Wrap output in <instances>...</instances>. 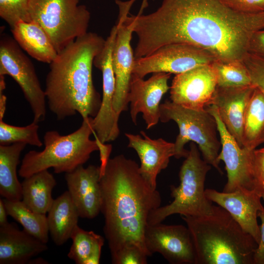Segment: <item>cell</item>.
Returning a JSON list of instances; mask_svg holds the SVG:
<instances>
[{
    "label": "cell",
    "instance_id": "1",
    "mask_svg": "<svg viewBox=\"0 0 264 264\" xmlns=\"http://www.w3.org/2000/svg\"><path fill=\"white\" fill-rule=\"evenodd\" d=\"M133 15L138 37L134 58L174 43H187L211 53L217 61H242L249 41L264 29V11H234L220 0H163L154 12Z\"/></svg>",
    "mask_w": 264,
    "mask_h": 264
},
{
    "label": "cell",
    "instance_id": "2",
    "mask_svg": "<svg viewBox=\"0 0 264 264\" xmlns=\"http://www.w3.org/2000/svg\"><path fill=\"white\" fill-rule=\"evenodd\" d=\"M134 160L123 154L110 158L100 178L103 232L110 254L128 245L148 256L145 232L150 213L160 206L159 192L140 173Z\"/></svg>",
    "mask_w": 264,
    "mask_h": 264
},
{
    "label": "cell",
    "instance_id": "3",
    "mask_svg": "<svg viewBox=\"0 0 264 264\" xmlns=\"http://www.w3.org/2000/svg\"><path fill=\"white\" fill-rule=\"evenodd\" d=\"M105 40L87 32L58 53L49 64L44 92L50 110L59 120L79 113L83 119L94 118L101 103L92 80L95 56Z\"/></svg>",
    "mask_w": 264,
    "mask_h": 264
},
{
    "label": "cell",
    "instance_id": "4",
    "mask_svg": "<svg viewBox=\"0 0 264 264\" xmlns=\"http://www.w3.org/2000/svg\"><path fill=\"white\" fill-rule=\"evenodd\" d=\"M181 217L191 236L196 264H254L257 242L222 207L214 206L208 215Z\"/></svg>",
    "mask_w": 264,
    "mask_h": 264
},
{
    "label": "cell",
    "instance_id": "5",
    "mask_svg": "<svg viewBox=\"0 0 264 264\" xmlns=\"http://www.w3.org/2000/svg\"><path fill=\"white\" fill-rule=\"evenodd\" d=\"M94 133L93 118L83 119L81 126L75 132L62 135L49 131L44 136V148L41 151H30L22 158L19 175L23 178L39 172L53 168L56 174L69 173L83 165L91 154L99 150Z\"/></svg>",
    "mask_w": 264,
    "mask_h": 264
},
{
    "label": "cell",
    "instance_id": "6",
    "mask_svg": "<svg viewBox=\"0 0 264 264\" xmlns=\"http://www.w3.org/2000/svg\"><path fill=\"white\" fill-rule=\"evenodd\" d=\"M211 166L203 159L194 142L190 144L188 154L179 172L180 183L171 186V196L174 200L169 204L153 210L148 218V224L162 222L173 214L199 217L211 214L212 202L205 194L204 182Z\"/></svg>",
    "mask_w": 264,
    "mask_h": 264
},
{
    "label": "cell",
    "instance_id": "7",
    "mask_svg": "<svg viewBox=\"0 0 264 264\" xmlns=\"http://www.w3.org/2000/svg\"><path fill=\"white\" fill-rule=\"evenodd\" d=\"M160 121L173 120L177 125L179 133L175 144L177 159L186 158L189 151L184 146L191 141L198 145L203 159L222 174L218 160L220 141L217 136V124L214 117L206 109L194 110L166 100L160 105Z\"/></svg>",
    "mask_w": 264,
    "mask_h": 264
},
{
    "label": "cell",
    "instance_id": "8",
    "mask_svg": "<svg viewBox=\"0 0 264 264\" xmlns=\"http://www.w3.org/2000/svg\"><path fill=\"white\" fill-rule=\"evenodd\" d=\"M80 0H29L32 21L37 22L60 52L88 32L90 14Z\"/></svg>",
    "mask_w": 264,
    "mask_h": 264
},
{
    "label": "cell",
    "instance_id": "9",
    "mask_svg": "<svg viewBox=\"0 0 264 264\" xmlns=\"http://www.w3.org/2000/svg\"><path fill=\"white\" fill-rule=\"evenodd\" d=\"M11 76L19 85L33 114V122L45 119L46 96L34 66L16 41L7 35L0 41V75Z\"/></svg>",
    "mask_w": 264,
    "mask_h": 264
},
{
    "label": "cell",
    "instance_id": "10",
    "mask_svg": "<svg viewBox=\"0 0 264 264\" xmlns=\"http://www.w3.org/2000/svg\"><path fill=\"white\" fill-rule=\"evenodd\" d=\"M216 61L213 55L197 46L187 43L171 44L149 55L134 58L132 75L141 78L151 73L176 75Z\"/></svg>",
    "mask_w": 264,
    "mask_h": 264
},
{
    "label": "cell",
    "instance_id": "11",
    "mask_svg": "<svg viewBox=\"0 0 264 264\" xmlns=\"http://www.w3.org/2000/svg\"><path fill=\"white\" fill-rule=\"evenodd\" d=\"M136 0L122 1L116 0L119 7L118 26L113 51V67L115 79L113 108L120 115L127 110L130 84L134 60L131 45L134 21L130 10Z\"/></svg>",
    "mask_w": 264,
    "mask_h": 264
},
{
    "label": "cell",
    "instance_id": "12",
    "mask_svg": "<svg viewBox=\"0 0 264 264\" xmlns=\"http://www.w3.org/2000/svg\"><path fill=\"white\" fill-rule=\"evenodd\" d=\"M206 110L214 117L220 134L221 148L218 160L224 163L227 177L223 191L231 192L243 188L258 193L254 165V150L239 146L221 121L214 105L208 106Z\"/></svg>",
    "mask_w": 264,
    "mask_h": 264
},
{
    "label": "cell",
    "instance_id": "13",
    "mask_svg": "<svg viewBox=\"0 0 264 264\" xmlns=\"http://www.w3.org/2000/svg\"><path fill=\"white\" fill-rule=\"evenodd\" d=\"M144 239L150 256L158 253L172 264H196L194 246L187 226L148 224Z\"/></svg>",
    "mask_w": 264,
    "mask_h": 264
},
{
    "label": "cell",
    "instance_id": "14",
    "mask_svg": "<svg viewBox=\"0 0 264 264\" xmlns=\"http://www.w3.org/2000/svg\"><path fill=\"white\" fill-rule=\"evenodd\" d=\"M217 86L211 64L176 74L170 87V99L186 108L203 110L211 105Z\"/></svg>",
    "mask_w": 264,
    "mask_h": 264
},
{
    "label": "cell",
    "instance_id": "15",
    "mask_svg": "<svg viewBox=\"0 0 264 264\" xmlns=\"http://www.w3.org/2000/svg\"><path fill=\"white\" fill-rule=\"evenodd\" d=\"M171 73H154L148 80L132 75L128 96L130 115L137 124V116L142 113L146 129L156 125L160 121V105L163 96L170 88L168 82Z\"/></svg>",
    "mask_w": 264,
    "mask_h": 264
},
{
    "label": "cell",
    "instance_id": "16",
    "mask_svg": "<svg viewBox=\"0 0 264 264\" xmlns=\"http://www.w3.org/2000/svg\"><path fill=\"white\" fill-rule=\"evenodd\" d=\"M205 194L208 199L226 210L259 243L260 231L258 214L260 211H264V207L261 202L262 198L257 192L243 188L231 192L207 189Z\"/></svg>",
    "mask_w": 264,
    "mask_h": 264
},
{
    "label": "cell",
    "instance_id": "17",
    "mask_svg": "<svg viewBox=\"0 0 264 264\" xmlns=\"http://www.w3.org/2000/svg\"><path fill=\"white\" fill-rule=\"evenodd\" d=\"M68 192L79 217L93 219L101 212V193L100 167L90 165L80 166L66 173Z\"/></svg>",
    "mask_w": 264,
    "mask_h": 264
},
{
    "label": "cell",
    "instance_id": "18",
    "mask_svg": "<svg viewBox=\"0 0 264 264\" xmlns=\"http://www.w3.org/2000/svg\"><path fill=\"white\" fill-rule=\"evenodd\" d=\"M139 134L126 133L129 141L128 147L134 149L140 160L139 169L146 180L156 188V178L160 172L166 169L170 158L175 154L174 143L160 138L153 139L144 131Z\"/></svg>",
    "mask_w": 264,
    "mask_h": 264
},
{
    "label": "cell",
    "instance_id": "19",
    "mask_svg": "<svg viewBox=\"0 0 264 264\" xmlns=\"http://www.w3.org/2000/svg\"><path fill=\"white\" fill-rule=\"evenodd\" d=\"M255 87L223 88L217 86L211 103L216 108L228 132L242 147L244 114Z\"/></svg>",
    "mask_w": 264,
    "mask_h": 264
},
{
    "label": "cell",
    "instance_id": "20",
    "mask_svg": "<svg viewBox=\"0 0 264 264\" xmlns=\"http://www.w3.org/2000/svg\"><path fill=\"white\" fill-rule=\"evenodd\" d=\"M46 243L13 223L0 226V264H28L34 257L47 250Z\"/></svg>",
    "mask_w": 264,
    "mask_h": 264
},
{
    "label": "cell",
    "instance_id": "21",
    "mask_svg": "<svg viewBox=\"0 0 264 264\" xmlns=\"http://www.w3.org/2000/svg\"><path fill=\"white\" fill-rule=\"evenodd\" d=\"M11 30L20 47L36 60L50 64L57 57L50 38L37 22H20Z\"/></svg>",
    "mask_w": 264,
    "mask_h": 264
},
{
    "label": "cell",
    "instance_id": "22",
    "mask_svg": "<svg viewBox=\"0 0 264 264\" xmlns=\"http://www.w3.org/2000/svg\"><path fill=\"white\" fill-rule=\"evenodd\" d=\"M80 217L71 198L66 191L54 199L47 216L49 232L57 246L70 239Z\"/></svg>",
    "mask_w": 264,
    "mask_h": 264
},
{
    "label": "cell",
    "instance_id": "23",
    "mask_svg": "<svg viewBox=\"0 0 264 264\" xmlns=\"http://www.w3.org/2000/svg\"><path fill=\"white\" fill-rule=\"evenodd\" d=\"M24 178L22 200L31 210L46 214L54 201L52 192L57 184L54 177L44 170Z\"/></svg>",
    "mask_w": 264,
    "mask_h": 264
},
{
    "label": "cell",
    "instance_id": "24",
    "mask_svg": "<svg viewBox=\"0 0 264 264\" xmlns=\"http://www.w3.org/2000/svg\"><path fill=\"white\" fill-rule=\"evenodd\" d=\"M26 145L24 143L0 145V194L6 199L22 200V183L18 180L17 169Z\"/></svg>",
    "mask_w": 264,
    "mask_h": 264
},
{
    "label": "cell",
    "instance_id": "25",
    "mask_svg": "<svg viewBox=\"0 0 264 264\" xmlns=\"http://www.w3.org/2000/svg\"><path fill=\"white\" fill-rule=\"evenodd\" d=\"M264 143V94L255 87L245 110L242 147L251 150Z\"/></svg>",
    "mask_w": 264,
    "mask_h": 264
},
{
    "label": "cell",
    "instance_id": "26",
    "mask_svg": "<svg viewBox=\"0 0 264 264\" xmlns=\"http://www.w3.org/2000/svg\"><path fill=\"white\" fill-rule=\"evenodd\" d=\"M70 239L72 243L68 257L76 264H98L104 238L92 231H86L78 225L73 230Z\"/></svg>",
    "mask_w": 264,
    "mask_h": 264
},
{
    "label": "cell",
    "instance_id": "27",
    "mask_svg": "<svg viewBox=\"0 0 264 264\" xmlns=\"http://www.w3.org/2000/svg\"><path fill=\"white\" fill-rule=\"evenodd\" d=\"M3 200L8 215L19 222L29 234L42 242L47 243L49 232L45 214L31 210L22 200L4 198Z\"/></svg>",
    "mask_w": 264,
    "mask_h": 264
},
{
    "label": "cell",
    "instance_id": "28",
    "mask_svg": "<svg viewBox=\"0 0 264 264\" xmlns=\"http://www.w3.org/2000/svg\"><path fill=\"white\" fill-rule=\"evenodd\" d=\"M211 66L216 74L218 87L239 88L253 86L243 61H216Z\"/></svg>",
    "mask_w": 264,
    "mask_h": 264
},
{
    "label": "cell",
    "instance_id": "29",
    "mask_svg": "<svg viewBox=\"0 0 264 264\" xmlns=\"http://www.w3.org/2000/svg\"><path fill=\"white\" fill-rule=\"evenodd\" d=\"M38 123L32 122L24 127L8 124L0 119V145H8L15 143H24L41 147L43 143L40 140Z\"/></svg>",
    "mask_w": 264,
    "mask_h": 264
},
{
    "label": "cell",
    "instance_id": "30",
    "mask_svg": "<svg viewBox=\"0 0 264 264\" xmlns=\"http://www.w3.org/2000/svg\"><path fill=\"white\" fill-rule=\"evenodd\" d=\"M0 16L11 29L20 22H32L29 0H0Z\"/></svg>",
    "mask_w": 264,
    "mask_h": 264
},
{
    "label": "cell",
    "instance_id": "31",
    "mask_svg": "<svg viewBox=\"0 0 264 264\" xmlns=\"http://www.w3.org/2000/svg\"><path fill=\"white\" fill-rule=\"evenodd\" d=\"M148 255L135 245H126L111 254L113 264H146Z\"/></svg>",
    "mask_w": 264,
    "mask_h": 264
},
{
    "label": "cell",
    "instance_id": "32",
    "mask_svg": "<svg viewBox=\"0 0 264 264\" xmlns=\"http://www.w3.org/2000/svg\"><path fill=\"white\" fill-rule=\"evenodd\" d=\"M242 61L248 70L252 85L264 94V60L248 53Z\"/></svg>",
    "mask_w": 264,
    "mask_h": 264
},
{
    "label": "cell",
    "instance_id": "33",
    "mask_svg": "<svg viewBox=\"0 0 264 264\" xmlns=\"http://www.w3.org/2000/svg\"><path fill=\"white\" fill-rule=\"evenodd\" d=\"M228 8L242 13H255L264 11V0H220Z\"/></svg>",
    "mask_w": 264,
    "mask_h": 264
},
{
    "label": "cell",
    "instance_id": "34",
    "mask_svg": "<svg viewBox=\"0 0 264 264\" xmlns=\"http://www.w3.org/2000/svg\"><path fill=\"white\" fill-rule=\"evenodd\" d=\"M254 165L258 192L264 200V148L254 150Z\"/></svg>",
    "mask_w": 264,
    "mask_h": 264
},
{
    "label": "cell",
    "instance_id": "35",
    "mask_svg": "<svg viewBox=\"0 0 264 264\" xmlns=\"http://www.w3.org/2000/svg\"><path fill=\"white\" fill-rule=\"evenodd\" d=\"M248 52L264 60V29L258 30L252 35Z\"/></svg>",
    "mask_w": 264,
    "mask_h": 264
},
{
    "label": "cell",
    "instance_id": "36",
    "mask_svg": "<svg viewBox=\"0 0 264 264\" xmlns=\"http://www.w3.org/2000/svg\"><path fill=\"white\" fill-rule=\"evenodd\" d=\"M258 216L261 221L260 240L254 255V264H264V211L259 212Z\"/></svg>",
    "mask_w": 264,
    "mask_h": 264
},
{
    "label": "cell",
    "instance_id": "37",
    "mask_svg": "<svg viewBox=\"0 0 264 264\" xmlns=\"http://www.w3.org/2000/svg\"><path fill=\"white\" fill-rule=\"evenodd\" d=\"M5 88L4 75H0V119H2L6 108V97L3 91Z\"/></svg>",
    "mask_w": 264,
    "mask_h": 264
},
{
    "label": "cell",
    "instance_id": "38",
    "mask_svg": "<svg viewBox=\"0 0 264 264\" xmlns=\"http://www.w3.org/2000/svg\"><path fill=\"white\" fill-rule=\"evenodd\" d=\"M8 215L3 199H0V226L7 223V216Z\"/></svg>",
    "mask_w": 264,
    "mask_h": 264
},
{
    "label": "cell",
    "instance_id": "39",
    "mask_svg": "<svg viewBox=\"0 0 264 264\" xmlns=\"http://www.w3.org/2000/svg\"><path fill=\"white\" fill-rule=\"evenodd\" d=\"M48 264V263L45 261V260L42 259V258H38V259H31L28 264Z\"/></svg>",
    "mask_w": 264,
    "mask_h": 264
}]
</instances>
